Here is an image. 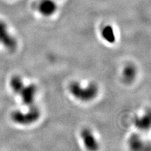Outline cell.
Listing matches in <instances>:
<instances>
[{
  "instance_id": "cell-8",
  "label": "cell",
  "mask_w": 151,
  "mask_h": 151,
  "mask_svg": "<svg viewBox=\"0 0 151 151\" xmlns=\"http://www.w3.org/2000/svg\"><path fill=\"white\" fill-rule=\"evenodd\" d=\"M129 146L132 150H141L145 149L144 140L139 134H132L129 139Z\"/></svg>"
},
{
  "instance_id": "cell-6",
  "label": "cell",
  "mask_w": 151,
  "mask_h": 151,
  "mask_svg": "<svg viewBox=\"0 0 151 151\" xmlns=\"http://www.w3.org/2000/svg\"><path fill=\"white\" fill-rule=\"evenodd\" d=\"M37 8L42 16L50 17L55 13L58 6L54 0H40Z\"/></svg>"
},
{
  "instance_id": "cell-4",
  "label": "cell",
  "mask_w": 151,
  "mask_h": 151,
  "mask_svg": "<svg viewBox=\"0 0 151 151\" xmlns=\"http://www.w3.org/2000/svg\"><path fill=\"white\" fill-rule=\"evenodd\" d=\"M0 42L9 50H15L17 47V43L8 32L7 27L4 23L0 22Z\"/></svg>"
},
{
  "instance_id": "cell-11",
  "label": "cell",
  "mask_w": 151,
  "mask_h": 151,
  "mask_svg": "<svg viewBox=\"0 0 151 151\" xmlns=\"http://www.w3.org/2000/svg\"><path fill=\"white\" fill-rule=\"evenodd\" d=\"M10 86L14 92L19 94L23 87L25 86V84L23 83L22 79L20 77L16 76H13L12 78L10 81Z\"/></svg>"
},
{
  "instance_id": "cell-9",
  "label": "cell",
  "mask_w": 151,
  "mask_h": 151,
  "mask_svg": "<svg viewBox=\"0 0 151 151\" xmlns=\"http://www.w3.org/2000/svg\"><path fill=\"white\" fill-rule=\"evenodd\" d=\"M135 126L139 130L145 131L148 130L150 127L151 116L150 112L143 115L141 116L136 117L134 120Z\"/></svg>"
},
{
  "instance_id": "cell-2",
  "label": "cell",
  "mask_w": 151,
  "mask_h": 151,
  "mask_svg": "<svg viewBox=\"0 0 151 151\" xmlns=\"http://www.w3.org/2000/svg\"><path fill=\"white\" fill-rule=\"evenodd\" d=\"M29 110L23 113L20 111H14L12 115V120L17 124L20 125H30L37 122L40 116V111L36 106L29 107Z\"/></svg>"
},
{
  "instance_id": "cell-3",
  "label": "cell",
  "mask_w": 151,
  "mask_h": 151,
  "mask_svg": "<svg viewBox=\"0 0 151 151\" xmlns=\"http://www.w3.org/2000/svg\"><path fill=\"white\" fill-rule=\"evenodd\" d=\"M37 92V86L34 84H31L27 86L25 85L19 94H20L23 103L25 105L30 107L34 106Z\"/></svg>"
},
{
  "instance_id": "cell-7",
  "label": "cell",
  "mask_w": 151,
  "mask_h": 151,
  "mask_svg": "<svg viewBox=\"0 0 151 151\" xmlns=\"http://www.w3.org/2000/svg\"><path fill=\"white\" fill-rule=\"evenodd\" d=\"M137 70L135 65L132 64H127L125 66L122 72V79L126 84L133 83L137 77Z\"/></svg>"
},
{
  "instance_id": "cell-1",
  "label": "cell",
  "mask_w": 151,
  "mask_h": 151,
  "mask_svg": "<svg viewBox=\"0 0 151 151\" xmlns=\"http://www.w3.org/2000/svg\"><path fill=\"white\" fill-rule=\"evenodd\" d=\"M69 91L72 95L82 101H89L95 98L99 92L98 86L95 83H91L86 86H83L78 82H73L69 84Z\"/></svg>"
},
{
  "instance_id": "cell-5",
  "label": "cell",
  "mask_w": 151,
  "mask_h": 151,
  "mask_svg": "<svg viewBox=\"0 0 151 151\" xmlns=\"http://www.w3.org/2000/svg\"><path fill=\"white\" fill-rule=\"evenodd\" d=\"M83 142L88 150H96L99 149V144L91 130L84 129L81 132Z\"/></svg>"
},
{
  "instance_id": "cell-10",
  "label": "cell",
  "mask_w": 151,
  "mask_h": 151,
  "mask_svg": "<svg viewBox=\"0 0 151 151\" xmlns=\"http://www.w3.org/2000/svg\"><path fill=\"white\" fill-rule=\"evenodd\" d=\"M101 37L104 40L110 44H113L116 40L114 30L113 27L109 25L103 28L101 30Z\"/></svg>"
}]
</instances>
